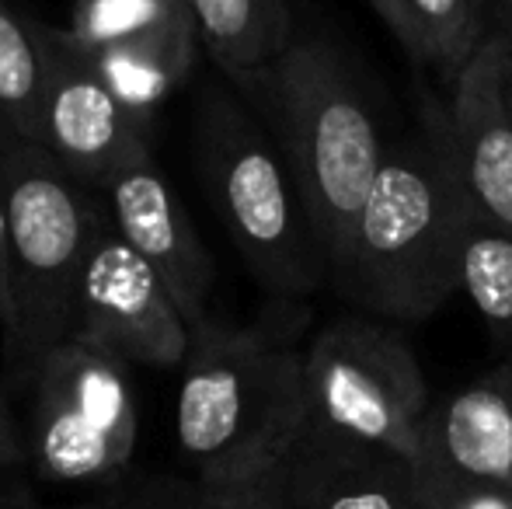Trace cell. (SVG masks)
I'll return each instance as SVG.
<instances>
[{
	"mask_svg": "<svg viewBox=\"0 0 512 509\" xmlns=\"http://www.w3.org/2000/svg\"><path fill=\"white\" fill-rule=\"evenodd\" d=\"M512 28H499L450 84L446 136L474 217L512 234V102L506 67Z\"/></svg>",
	"mask_w": 512,
	"mask_h": 509,
	"instance_id": "obj_12",
	"label": "cell"
},
{
	"mask_svg": "<svg viewBox=\"0 0 512 509\" xmlns=\"http://www.w3.org/2000/svg\"><path fill=\"white\" fill-rule=\"evenodd\" d=\"M418 475L432 509L464 492H512V356L429 408Z\"/></svg>",
	"mask_w": 512,
	"mask_h": 509,
	"instance_id": "obj_10",
	"label": "cell"
},
{
	"mask_svg": "<svg viewBox=\"0 0 512 509\" xmlns=\"http://www.w3.org/2000/svg\"><path fill=\"white\" fill-rule=\"evenodd\" d=\"M196 509H290L279 485V471H269L265 478L241 489H203L199 485Z\"/></svg>",
	"mask_w": 512,
	"mask_h": 509,
	"instance_id": "obj_22",
	"label": "cell"
},
{
	"mask_svg": "<svg viewBox=\"0 0 512 509\" xmlns=\"http://www.w3.org/2000/svg\"><path fill=\"white\" fill-rule=\"evenodd\" d=\"M310 422L387 447L418 464L429 415V381L398 325L345 314L304 349Z\"/></svg>",
	"mask_w": 512,
	"mask_h": 509,
	"instance_id": "obj_7",
	"label": "cell"
},
{
	"mask_svg": "<svg viewBox=\"0 0 512 509\" xmlns=\"http://www.w3.org/2000/svg\"><path fill=\"white\" fill-rule=\"evenodd\" d=\"M189 14V0H77L63 28L81 49H102L175 25Z\"/></svg>",
	"mask_w": 512,
	"mask_h": 509,
	"instance_id": "obj_19",
	"label": "cell"
},
{
	"mask_svg": "<svg viewBox=\"0 0 512 509\" xmlns=\"http://www.w3.org/2000/svg\"><path fill=\"white\" fill-rule=\"evenodd\" d=\"M199 46H203L199 21L196 14H189V18L175 21V25L115 42V46L77 49L88 56L91 67L102 74V81L129 109L157 116V109L192 77Z\"/></svg>",
	"mask_w": 512,
	"mask_h": 509,
	"instance_id": "obj_14",
	"label": "cell"
},
{
	"mask_svg": "<svg viewBox=\"0 0 512 509\" xmlns=\"http://www.w3.org/2000/svg\"><path fill=\"white\" fill-rule=\"evenodd\" d=\"M502 7H506V18H509V25H512V0H506Z\"/></svg>",
	"mask_w": 512,
	"mask_h": 509,
	"instance_id": "obj_27",
	"label": "cell"
},
{
	"mask_svg": "<svg viewBox=\"0 0 512 509\" xmlns=\"http://www.w3.org/2000/svg\"><path fill=\"white\" fill-rule=\"evenodd\" d=\"M460 293L499 353L512 356V234L471 220L460 252Z\"/></svg>",
	"mask_w": 512,
	"mask_h": 509,
	"instance_id": "obj_17",
	"label": "cell"
},
{
	"mask_svg": "<svg viewBox=\"0 0 512 509\" xmlns=\"http://www.w3.org/2000/svg\"><path fill=\"white\" fill-rule=\"evenodd\" d=\"M307 325L304 300H269L248 325L213 314L192 325L175 398V440L192 482L241 489L283 464L310 419Z\"/></svg>",
	"mask_w": 512,
	"mask_h": 509,
	"instance_id": "obj_1",
	"label": "cell"
},
{
	"mask_svg": "<svg viewBox=\"0 0 512 509\" xmlns=\"http://www.w3.org/2000/svg\"><path fill=\"white\" fill-rule=\"evenodd\" d=\"M25 412L32 475L56 489H126L140 440V401L133 367L88 339H67L11 391Z\"/></svg>",
	"mask_w": 512,
	"mask_h": 509,
	"instance_id": "obj_6",
	"label": "cell"
},
{
	"mask_svg": "<svg viewBox=\"0 0 512 509\" xmlns=\"http://www.w3.org/2000/svg\"><path fill=\"white\" fill-rule=\"evenodd\" d=\"M39 98L42 49L35 39V18L0 0V123L39 140Z\"/></svg>",
	"mask_w": 512,
	"mask_h": 509,
	"instance_id": "obj_18",
	"label": "cell"
},
{
	"mask_svg": "<svg viewBox=\"0 0 512 509\" xmlns=\"http://www.w3.org/2000/svg\"><path fill=\"white\" fill-rule=\"evenodd\" d=\"M70 335L108 349L129 367L150 370H182L192 349L185 311L164 279L122 241L105 199L77 279Z\"/></svg>",
	"mask_w": 512,
	"mask_h": 509,
	"instance_id": "obj_9",
	"label": "cell"
},
{
	"mask_svg": "<svg viewBox=\"0 0 512 509\" xmlns=\"http://www.w3.org/2000/svg\"><path fill=\"white\" fill-rule=\"evenodd\" d=\"M471 220L474 206L446 136V102L422 91V129L387 143L331 290L359 314L391 325L432 318L460 293Z\"/></svg>",
	"mask_w": 512,
	"mask_h": 509,
	"instance_id": "obj_2",
	"label": "cell"
},
{
	"mask_svg": "<svg viewBox=\"0 0 512 509\" xmlns=\"http://www.w3.org/2000/svg\"><path fill=\"white\" fill-rule=\"evenodd\" d=\"M199 503V482H147V485H126L98 503L81 506H35V509H196Z\"/></svg>",
	"mask_w": 512,
	"mask_h": 509,
	"instance_id": "obj_21",
	"label": "cell"
},
{
	"mask_svg": "<svg viewBox=\"0 0 512 509\" xmlns=\"http://www.w3.org/2000/svg\"><path fill=\"white\" fill-rule=\"evenodd\" d=\"M506 91H509V102H512V53H509V67H506Z\"/></svg>",
	"mask_w": 512,
	"mask_h": 509,
	"instance_id": "obj_26",
	"label": "cell"
},
{
	"mask_svg": "<svg viewBox=\"0 0 512 509\" xmlns=\"http://www.w3.org/2000/svg\"><path fill=\"white\" fill-rule=\"evenodd\" d=\"M42 49L39 140L67 175L102 189L115 171L154 157L157 116L136 112L102 81L63 25L35 21Z\"/></svg>",
	"mask_w": 512,
	"mask_h": 509,
	"instance_id": "obj_8",
	"label": "cell"
},
{
	"mask_svg": "<svg viewBox=\"0 0 512 509\" xmlns=\"http://www.w3.org/2000/svg\"><path fill=\"white\" fill-rule=\"evenodd\" d=\"M411 32V60L453 84L474 60L488 32L478 0H398Z\"/></svg>",
	"mask_w": 512,
	"mask_h": 509,
	"instance_id": "obj_16",
	"label": "cell"
},
{
	"mask_svg": "<svg viewBox=\"0 0 512 509\" xmlns=\"http://www.w3.org/2000/svg\"><path fill=\"white\" fill-rule=\"evenodd\" d=\"M14 328H18V262H14L11 224L0 199V346L11 342Z\"/></svg>",
	"mask_w": 512,
	"mask_h": 509,
	"instance_id": "obj_23",
	"label": "cell"
},
{
	"mask_svg": "<svg viewBox=\"0 0 512 509\" xmlns=\"http://www.w3.org/2000/svg\"><path fill=\"white\" fill-rule=\"evenodd\" d=\"M98 196L105 199L122 241L164 279L189 325L209 318L206 304L216 283V262L161 164L147 157L115 171Z\"/></svg>",
	"mask_w": 512,
	"mask_h": 509,
	"instance_id": "obj_11",
	"label": "cell"
},
{
	"mask_svg": "<svg viewBox=\"0 0 512 509\" xmlns=\"http://www.w3.org/2000/svg\"><path fill=\"white\" fill-rule=\"evenodd\" d=\"M478 4H481V7H485V11H488V7H492L495 0H478ZM502 4H506V0H502Z\"/></svg>",
	"mask_w": 512,
	"mask_h": 509,
	"instance_id": "obj_28",
	"label": "cell"
},
{
	"mask_svg": "<svg viewBox=\"0 0 512 509\" xmlns=\"http://www.w3.org/2000/svg\"><path fill=\"white\" fill-rule=\"evenodd\" d=\"M223 81L276 140L335 283L387 157L380 116L363 81L349 56L314 32H297L276 60Z\"/></svg>",
	"mask_w": 512,
	"mask_h": 509,
	"instance_id": "obj_3",
	"label": "cell"
},
{
	"mask_svg": "<svg viewBox=\"0 0 512 509\" xmlns=\"http://www.w3.org/2000/svg\"><path fill=\"white\" fill-rule=\"evenodd\" d=\"M443 509H512V492L499 489H481V492H464Z\"/></svg>",
	"mask_w": 512,
	"mask_h": 509,
	"instance_id": "obj_25",
	"label": "cell"
},
{
	"mask_svg": "<svg viewBox=\"0 0 512 509\" xmlns=\"http://www.w3.org/2000/svg\"><path fill=\"white\" fill-rule=\"evenodd\" d=\"M196 164L209 206L272 300H307L331 286L304 196L234 88H209L199 102Z\"/></svg>",
	"mask_w": 512,
	"mask_h": 509,
	"instance_id": "obj_4",
	"label": "cell"
},
{
	"mask_svg": "<svg viewBox=\"0 0 512 509\" xmlns=\"http://www.w3.org/2000/svg\"><path fill=\"white\" fill-rule=\"evenodd\" d=\"M276 471L290 509H432L415 461L310 419Z\"/></svg>",
	"mask_w": 512,
	"mask_h": 509,
	"instance_id": "obj_13",
	"label": "cell"
},
{
	"mask_svg": "<svg viewBox=\"0 0 512 509\" xmlns=\"http://www.w3.org/2000/svg\"><path fill=\"white\" fill-rule=\"evenodd\" d=\"M0 199L18 262V328L0 346V377L18 391L42 356L70 335L77 279L102 196L67 175L42 143L0 123Z\"/></svg>",
	"mask_w": 512,
	"mask_h": 509,
	"instance_id": "obj_5",
	"label": "cell"
},
{
	"mask_svg": "<svg viewBox=\"0 0 512 509\" xmlns=\"http://www.w3.org/2000/svg\"><path fill=\"white\" fill-rule=\"evenodd\" d=\"M35 485L14 394L0 377V509H35Z\"/></svg>",
	"mask_w": 512,
	"mask_h": 509,
	"instance_id": "obj_20",
	"label": "cell"
},
{
	"mask_svg": "<svg viewBox=\"0 0 512 509\" xmlns=\"http://www.w3.org/2000/svg\"><path fill=\"white\" fill-rule=\"evenodd\" d=\"M366 4H370L373 14H377V18L384 21L387 28H391V35L401 42V46H405V53H411V32H408L405 11H401L398 0H366Z\"/></svg>",
	"mask_w": 512,
	"mask_h": 509,
	"instance_id": "obj_24",
	"label": "cell"
},
{
	"mask_svg": "<svg viewBox=\"0 0 512 509\" xmlns=\"http://www.w3.org/2000/svg\"><path fill=\"white\" fill-rule=\"evenodd\" d=\"M203 49L223 77L276 60L297 35L290 0H189Z\"/></svg>",
	"mask_w": 512,
	"mask_h": 509,
	"instance_id": "obj_15",
	"label": "cell"
}]
</instances>
